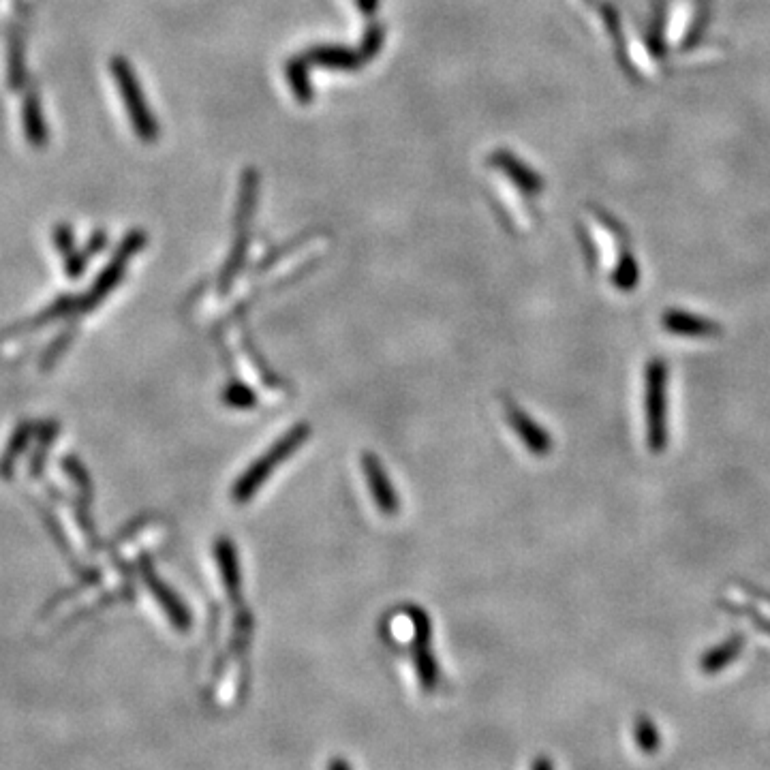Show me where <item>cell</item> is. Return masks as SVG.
<instances>
[{"mask_svg": "<svg viewBox=\"0 0 770 770\" xmlns=\"http://www.w3.org/2000/svg\"><path fill=\"white\" fill-rule=\"evenodd\" d=\"M668 375L664 358H651L644 366V424L646 448L651 454H664L668 448Z\"/></svg>", "mask_w": 770, "mask_h": 770, "instance_id": "cell-1", "label": "cell"}, {"mask_svg": "<svg viewBox=\"0 0 770 770\" xmlns=\"http://www.w3.org/2000/svg\"><path fill=\"white\" fill-rule=\"evenodd\" d=\"M308 437H311V428H308L306 424H298V426L291 428L289 433H285L268 452L261 454L253 462V465L238 477L234 490H231V497H234V501L236 503L251 501L255 492L268 482V477L276 469H279L291 454H296L300 450V445Z\"/></svg>", "mask_w": 770, "mask_h": 770, "instance_id": "cell-2", "label": "cell"}, {"mask_svg": "<svg viewBox=\"0 0 770 770\" xmlns=\"http://www.w3.org/2000/svg\"><path fill=\"white\" fill-rule=\"evenodd\" d=\"M409 619L411 634H407L405 640H409L411 646L415 676H418L422 691L433 693L439 685V666L433 649H430V621L420 608H409Z\"/></svg>", "mask_w": 770, "mask_h": 770, "instance_id": "cell-3", "label": "cell"}, {"mask_svg": "<svg viewBox=\"0 0 770 770\" xmlns=\"http://www.w3.org/2000/svg\"><path fill=\"white\" fill-rule=\"evenodd\" d=\"M112 73L116 77V84L122 92V97H125V103H127V112L131 116V122L135 131L140 133V137L144 142H154L159 135V129H157V122H154L148 105H146V99H144V92L140 88V82L135 80V75L129 67V63L125 58H114L112 60Z\"/></svg>", "mask_w": 770, "mask_h": 770, "instance_id": "cell-4", "label": "cell"}, {"mask_svg": "<svg viewBox=\"0 0 770 770\" xmlns=\"http://www.w3.org/2000/svg\"><path fill=\"white\" fill-rule=\"evenodd\" d=\"M144 244H146V236L142 234V231H133V234L127 236V240L122 242V246L118 249V253L114 255V259L99 274V279L95 281V285H92L88 294L80 300V311L82 313H90L92 308H97L99 302H103L107 296L112 294V289L122 281V276H125L129 259L135 253H140L144 249Z\"/></svg>", "mask_w": 770, "mask_h": 770, "instance_id": "cell-5", "label": "cell"}, {"mask_svg": "<svg viewBox=\"0 0 770 770\" xmlns=\"http://www.w3.org/2000/svg\"><path fill=\"white\" fill-rule=\"evenodd\" d=\"M379 45H381V30L373 28L371 33H368V37L364 41V48L360 52H351L345 48H317V50H311L304 56V63L306 65L317 63V65H326L332 69L353 71V69L362 67L366 60H371L379 52Z\"/></svg>", "mask_w": 770, "mask_h": 770, "instance_id": "cell-6", "label": "cell"}, {"mask_svg": "<svg viewBox=\"0 0 770 770\" xmlns=\"http://www.w3.org/2000/svg\"><path fill=\"white\" fill-rule=\"evenodd\" d=\"M140 572H142V578L146 582L148 591L154 595V599H157V604L161 606V610L167 614L169 623H172L180 631H187L193 621H191V612L187 610V606L180 602V597L167 587V584L159 578V574L154 572L152 565L146 559L140 565Z\"/></svg>", "mask_w": 770, "mask_h": 770, "instance_id": "cell-7", "label": "cell"}, {"mask_svg": "<svg viewBox=\"0 0 770 770\" xmlns=\"http://www.w3.org/2000/svg\"><path fill=\"white\" fill-rule=\"evenodd\" d=\"M661 328L668 334L685 338H715L723 334L721 323L693 315L689 311H681V308H668V311H664V315H661Z\"/></svg>", "mask_w": 770, "mask_h": 770, "instance_id": "cell-8", "label": "cell"}, {"mask_svg": "<svg viewBox=\"0 0 770 770\" xmlns=\"http://www.w3.org/2000/svg\"><path fill=\"white\" fill-rule=\"evenodd\" d=\"M505 415H507V422H510L512 430L531 454H535V456L550 454V450H552L550 435L533 418H529L525 411H522L514 403H505Z\"/></svg>", "mask_w": 770, "mask_h": 770, "instance_id": "cell-9", "label": "cell"}, {"mask_svg": "<svg viewBox=\"0 0 770 770\" xmlns=\"http://www.w3.org/2000/svg\"><path fill=\"white\" fill-rule=\"evenodd\" d=\"M364 475H366V484L368 490H371V497L375 505L381 510L383 516H396L398 512V495L396 488L392 486L388 473H385L381 460L373 454L364 456Z\"/></svg>", "mask_w": 770, "mask_h": 770, "instance_id": "cell-10", "label": "cell"}, {"mask_svg": "<svg viewBox=\"0 0 770 770\" xmlns=\"http://www.w3.org/2000/svg\"><path fill=\"white\" fill-rule=\"evenodd\" d=\"M490 163L495 165V167H499L501 172L507 178H510L522 193H527V195L542 193L544 180L539 178L531 167H527L525 163L518 161L516 157H512L510 152H503V150L501 152H492Z\"/></svg>", "mask_w": 770, "mask_h": 770, "instance_id": "cell-11", "label": "cell"}, {"mask_svg": "<svg viewBox=\"0 0 770 770\" xmlns=\"http://www.w3.org/2000/svg\"><path fill=\"white\" fill-rule=\"evenodd\" d=\"M743 649H745V636L732 634L728 640H723L721 644L713 646V649H708L700 657V661H698L700 672L706 676L723 672L730 664H734L738 657L743 655Z\"/></svg>", "mask_w": 770, "mask_h": 770, "instance_id": "cell-12", "label": "cell"}, {"mask_svg": "<svg viewBox=\"0 0 770 770\" xmlns=\"http://www.w3.org/2000/svg\"><path fill=\"white\" fill-rule=\"evenodd\" d=\"M217 561H219L227 591L231 595H236L240 591V569H238L234 546H231L227 539H223V542L217 544Z\"/></svg>", "mask_w": 770, "mask_h": 770, "instance_id": "cell-13", "label": "cell"}, {"mask_svg": "<svg viewBox=\"0 0 770 770\" xmlns=\"http://www.w3.org/2000/svg\"><path fill=\"white\" fill-rule=\"evenodd\" d=\"M56 242H58L60 253H63V257H65L67 274L71 276V279H80L82 272H84V268H86V257H82L80 253L75 251V246H73V236H71L69 227L60 225V227L56 229Z\"/></svg>", "mask_w": 770, "mask_h": 770, "instance_id": "cell-14", "label": "cell"}, {"mask_svg": "<svg viewBox=\"0 0 770 770\" xmlns=\"http://www.w3.org/2000/svg\"><path fill=\"white\" fill-rule=\"evenodd\" d=\"M30 435H33V428H30L28 424H22L18 430H15L11 441H9V448L5 450L3 458H0V473H3V477H9L13 475V469H15V462H18V458L24 454L26 445L30 441Z\"/></svg>", "mask_w": 770, "mask_h": 770, "instance_id": "cell-15", "label": "cell"}, {"mask_svg": "<svg viewBox=\"0 0 770 770\" xmlns=\"http://www.w3.org/2000/svg\"><path fill=\"white\" fill-rule=\"evenodd\" d=\"M634 736L636 745L644 756H655L661 747V734L655 726V721L649 715H638L634 721Z\"/></svg>", "mask_w": 770, "mask_h": 770, "instance_id": "cell-16", "label": "cell"}, {"mask_svg": "<svg viewBox=\"0 0 770 770\" xmlns=\"http://www.w3.org/2000/svg\"><path fill=\"white\" fill-rule=\"evenodd\" d=\"M638 281H640L638 261H636V257H631L629 253H625L619 261V266H616V270L612 274V285L621 291H631V289H636Z\"/></svg>", "mask_w": 770, "mask_h": 770, "instance_id": "cell-17", "label": "cell"}, {"mask_svg": "<svg viewBox=\"0 0 770 770\" xmlns=\"http://www.w3.org/2000/svg\"><path fill=\"white\" fill-rule=\"evenodd\" d=\"M287 77H289V82H291V88H294V92H296V97L302 103L311 101V84H308V69H306L304 58L294 60V63H289Z\"/></svg>", "mask_w": 770, "mask_h": 770, "instance_id": "cell-18", "label": "cell"}, {"mask_svg": "<svg viewBox=\"0 0 770 770\" xmlns=\"http://www.w3.org/2000/svg\"><path fill=\"white\" fill-rule=\"evenodd\" d=\"M26 133L30 137V142H35V144H41L43 137H45V129H43L37 101L35 103L28 101V105H26Z\"/></svg>", "mask_w": 770, "mask_h": 770, "instance_id": "cell-19", "label": "cell"}, {"mask_svg": "<svg viewBox=\"0 0 770 770\" xmlns=\"http://www.w3.org/2000/svg\"><path fill=\"white\" fill-rule=\"evenodd\" d=\"M599 11L604 15V22L608 33L614 37V41H619V48L623 50V41H621V20H619V11H616L610 3L599 5Z\"/></svg>", "mask_w": 770, "mask_h": 770, "instance_id": "cell-20", "label": "cell"}, {"mask_svg": "<svg viewBox=\"0 0 770 770\" xmlns=\"http://www.w3.org/2000/svg\"><path fill=\"white\" fill-rule=\"evenodd\" d=\"M726 608L730 612H738V614L747 616V619L751 621V625H756L764 636H770V619H768V616H762L758 610H753L749 606H745V608L743 606H726Z\"/></svg>", "mask_w": 770, "mask_h": 770, "instance_id": "cell-21", "label": "cell"}, {"mask_svg": "<svg viewBox=\"0 0 770 770\" xmlns=\"http://www.w3.org/2000/svg\"><path fill=\"white\" fill-rule=\"evenodd\" d=\"M227 400H229L231 405H236V407H249V405H253V396H251V392H246L244 388H234V390H229V392H227Z\"/></svg>", "mask_w": 770, "mask_h": 770, "instance_id": "cell-22", "label": "cell"}, {"mask_svg": "<svg viewBox=\"0 0 770 770\" xmlns=\"http://www.w3.org/2000/svg\"><path fill=\"white\" fill-rule=\"evenodd\" d=\"M741 587L747 591V595H751V597H756V599H760V602H764V604H768L770 606V593L768 591H764V589H760V587H753V584H741Z\"/></svg>", "mask_w": 770, "mask_h": 770, "instance_id": "cell-23", "label": "cell"}, {"mask_svg": "<svg viewBox=\"0 0 770 770\" xmlns=\"http://www.w3.org/2000/svg\"><path fill=\"white\" fill-rule=\"evenodd\" d=\"M531 770H554V762L548 756H537L531 764Z\"/></svg>", "mask_w": 770, "mask_h": 770, "instance_id": "cell-24", "label": "cell"}, {"mask_svg": "<svg viewBox=\"0 0 770 770\" xmlns=\"http://www.w3.org/2000/svg\"><path fill=\"white\" fill-rule=\"evenodd\" d=\"M328 770H351V766H349V762L343 760V758H334V760H330Z\"/></svg>", "mask_w": 770, "mask_h": 770, "instance_id": "cell-25", "label": "cell"}, {"mask_svg": "<svg viewBox=\"0 0 770 770\" xmlns=\"http://www.w3.org/2000/svg\"><path fill=\"white\" fill-rule=\"evenodd\" d=\"M589 3H591V0H589Z\"/></svg>", "mask_w": 770, "mask_h": 770, "instance_id": "cell-26", "label": "cell"}]
</instances>
